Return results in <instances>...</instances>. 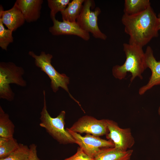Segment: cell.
Returning a JSON list of instances; mask_svg holds the SVG:
<instances>
[{
    "label": "cell",
    "mask_w": 160,
    "mask_h": 160,
    "mask_svg": "<svg viewBox=\"0 0 160 160\" xmlns=\"http://www.w3.org/2000/svg\"><path fill=\"white\" fill-rule=\"evenodd\" d=\"M121 22L125 32L129 36L130 44L143 47L158 35V18L151 6L137 15L124 14Z\"/></svg>",
    "instance_id": "obj_1"
},
{
    "label": "cell",
    "mask_w": 160,
    "mask_h": 160,
    "mask_svg": "<svg viewBox=\"0 0 160 160\" xmlns=\"http://www.w3.org/2000/svg\"><path fill=\"white\" fill-rule=\"evenodd\" d=\"M123 49L126 60L123 65L113 67V75L116 78L122 80L125 78L127 73L129 72L131 74V82L137 77L142 79V74L147 68L143 47L125 43L123 44Z\"/></svg>",
    "instance_id": "obj_2"
},
{
    "label": "cell",
    "mask_w": 160,
    "mask_h": 160,
    "mask_svg": "<svg viewBox=\"0 0 160 160\" xmlns=\"http://www.w3.org/2000/svg\"><path fill=\"white\" fill-rule=\"evenodd\" d=\"M43 106L40 113L39 125L60 144H67L75 143V141L67 130L65 129V112L62 111L56 117H52L48 112L45 92L43 91Z\"/></svg>",
    "instance_id": "obj_3"
},
{
    "label": "cell",
    "mask_w": 160,
    "mask_h": 160,
    "mask_svg": "<svg viewBox=\"0 0 160 160\" xmlns=\"http://www.w3.org/2000/svg\"><path fill=\"white\" fill-rule=\"evenodd\" d=\"M25 73L23 68L11 62L0 63V98L9 101H12L15 94L10 84H15L25 87L26 81L23 77Z\"/></svg>",
    "instance_id": "obj_4"
},
{
    "label": "cell",
    "mask_w": 160,
    "mask_h": 160,
    "mask_svg": "<svg viewBox=\"0 0 160 160\" xmlns=\"http://www.w3.org/2000/svg\"><path fill=\"white\" fill-rule=\"evenodd\" d=\"M29 55L34 59L36 66L40 68L49 77L51 80V87L55 92L61 87L69 94L70 97L80 105L69 92L68 85L69 83V78L64 73H60L51 64L52 55L44 51L41 52L39 55H36L33 52L30 51Z\"/></svg>",
    "instance_id": "obj_5"
},
{
    "label": "cell",
    "mask_w": 160,
    "mask_h": 160,
    "mask_svg": "<svg viewBox=\"0 0 160 160\" xmlns=\"http://www.w3.org/2000/svg\"><path fill=\"white\" fill-rule=\"evenodd\" d=\"M93 2L92 0H85L76 21L81 28L91 33L95 38L105 40L107 36L101 32L98 25V17L101 12V10L97 7L94 11L91 10Z\"/></svg>",
    "instance_id": "obj_6"
},
{
    "label": "cell",
    "mask_w": 160,
    "mask_h": 160,
    "mask_svg": "<svg viewBox=\"0 0 160 160\" xmlns=\"http://www.w3.org/2000/svg\"><path fill=\"white\" fill-rule=\"evenodd\" d=\"M66 129L74 139L75 143L92 159L94 158L102 148L114 147L113 142L111 140H106L88 134L82 136L78 133L71 131L68 128Z\"/></svg>",
    "instance_id": "obj_7"
},
{
    "label": "cell",
    "mask_w": 160,
    "mask_h": 160,
    "mask_svg": "<svg viewBox=\"0 0 160 160\" xmlns=\"http://www.w3.org/2000/svg\"><path fill=\"white\" fill-rule=\"evenodd\" d=\"M69 129L77 133H86L99 137L108 132L106 119L98 120L90 116L80 118Z\"/></svg>",
    "instance_id": "obj_8"
},
{
    "label": "cell",
    "mask_w": 160,
    "mask_h": 160,
    "mask_svg": "<svg viewBox=\"0 0 160 160\" xmlns=\"http://www.w3.org/2000/svg\"><path fill=\"white\" fill-rule=\"evenodd\" d=\"M108 133L106 135L107 139L112 141L114 148L122 151L131 148L135 141L130 128L122 129L113 121L106 119Z\"/></svg>",
    "instance_id": "obj_9"
},
{
    "label": "cell",
    "mask_w": 160,
    "mask_h": 160,
    "mask_svg": "<svg viewBox=\"0 0 160 160\" xmlns=\"http://www.w3.org/2000/svg\"><path fill=\"white\" fill-rule=\"evenodd\" d=\"M51 19L53 25L49 28V30L52 35H72L77 36L86 41L90 39L89 33L81 28L76 21H60L55 17Z\"/></svg>",
    "instance_id": "obj_10"
},
{
    "label": "cell",
    "mask_w": 160,
    "mask_h": 160,
    "mask_svg": "<svg viewBox=\"0 0 160 160\" xmlns=\"http://www.w3.org/2000/svg\"><path fill=\"white\" fill-rule=\"evenodd\" d=\"M145 54L146 66L151 70V75L147 83L139 89V94L140 95H143L153 87L160 85V60H156L150 46L147 47Z\"/></svg>",
    "instance_id": "obj_11"
},
{
    "label": "cell",
    "mask_w": 160,
    "mask_h": 160,
    "mask_svg": "<svg viewBox=\"0 0 160 160\" xmlns=\"http://www.w3.org/2000/svg\"><path fill=\"white\" fill-rule=\"evenodd\" d=\"M0 21L8 29L13 31L22 26L25 20L17 4L15 2L10 9L4 10L2 6L0 8Z\"/></svg>",
    "instance_id": "obj_12"
},
{
    "label": "cell",
    "mask_w": 160,
    "mask_h": 160,
    "mask_svg": "<svg viewBox=\"0 0 160 160\" xmlns=\"http://www.w3.org/2000/svg\"><path fill=\"white\" fill-rule=\"evenodd\" d=\"M42 0H17V4L25 21L31 23L37 21L40 17Z\"/></svg>",
    "instance_id": "obj_13"
},
{
    "label": "cell",
    "mask_w": 160,
    "mask_h": 160,
    "mask_svg": "<svg viewBox=\"0 0 160 160\" xmlns=\"http://www.w3.org/2000/svg\"><path fill=\"white\" fill-rule=\"evenodd\" d=\"M133 151H122L114 147L103 148L92 160H130Z\"/></svg>",
    "instance_id": "obj_14"
},
{
    "label": "cell",
    "mask_w": 160,
    "mask_h": 160,
    "mask_svg": "<svg viewBox=\"0 0 160 160\" xmlns=\"http://www.w3.org/2000/svg\"><path fill=\"white\" fill-rule=\"evenodd\" d=\"M85 0H73L60 12L63 21L76 22L79 15Z\"/></svg>",
    "instance_id": "obj_15"
},
{
    "label": "cell",
    "mask_w": 160,
    "mask_h": 160,
    "mask_svg": "<svg viewBox=\"0 0 160 160\" xmlns=\"http://www.w3.org/2000/svg\"><path fill=\"white\" fill-rule=\"evenodd\" d=\"M150 6L149 0H125L124 14L129 16L137 15L145 11Z\"/></svg>",
    "instance_id": "obj_16"
},
{
    "label": "cell",
    "mask_w": 160,
    "mask_h": 160,
    "mask_svg": "<svg viewBox=\"0 0 160 160\" xmlns=\"http://www.w3.org/2000/svg\"><path fill=\"white\" fill-rule=\"evenodd\" d=\"M15 126L10 119L9 115L0 106V137H13Z\"/></svg>",
    "instance_id": "obj_17"
},
{
    "label": "cell",
    "mask_w": 160,
    "mask_h": 160,
    "mask_svg": "<svg viewBox=\"0 0 160 160\" xmlns=\"http://www.w3.org/2000/svg\"><path fill=\"white\" fill-rule=\"evenodd\" d=\"M19 145L13 137H0V159L7 157L18 147Z\"/></svg>",
    "instance_id": "obj_18"
},
{
    "label": "cell",
    "mask_w": 160,
    "mask_h": 160,
    "mask_svg": "<svg viewBox=\"0 0 160 160\" xmlns=\"http://www.w3.org/2000/svg\"><path fill=\"white\" fill-rule=\"evenodd\" d=\"M29 148L27 145L19 143L18 147L7 157L0 160H28Z\"/></svg>",
    "instance_id": "obj_19"
},
{
    "label": "cell",
    "mask_w": 160,
    "mask_h": 160,
    "mask_svg": "<svg viewBox=\"0 0 160 160\" xmlns=\"http://www.w3.org/2000/svg\"><path fill=\"white\" fill-rule=\"evenodd\" d=\"M3 24L0 21V47L7 50L9 45L13 41L12 31L6 29Z\"/></svg>",
    "instance_id": "obj_20"
},
{
    "label": "cell",
    "mask_w": 160,
    "mask_h": 160,
    "mask_svg": "<svg viewBox=\"0 0 160 160\" xmlns=\"http://www.w3.org/2000/svg\"><path fill=\"white\" fill-rule=\"evenodd\" d=\"M70 2V0H47L48 5L50 9L51 18L55 17L58 12L63 11Z\"/></svg>",
    "instance_id": "obj_21"
},
{
    "label": "cell",
    "mask_w": 160,
    "mask_h": 160,
    "mask_svg": "<svg viewBox=\"0 0 160 160\" xmlns=\"http://www.w3.org/2000/svg\"><path fill=\"white\" fill-rule=\"evenodd\" d=\"M80 147L78 148L76 153L73 155L64 160H92Z\"/></svg>",
    "instance_id": "obj_22"
},
{
    "label": "cell",
    "mask_w": 160,
    "mask_h": 160,
    "mask_svg": "<svg viewBox=\"0 0 160 160\" xmlns=\"http://www.w3.org/2000/svg\"><path fill=\"white\" fill-rule=\"evenodd\" d=\"M30 150L28 160H40L37 155V146L34 144H31L29 147Z\"/></svg>",
    "instance_id": "obj_23"
},
{
    "label": "cell",
    "mask_w": 160,
    "mask_h": 160,
    "mask_svg": "<svg viewBox=\"0 0 160 160\" xmlns=\"http://www.w3.org/2000/svg\"><path fill=\"white\" fill-rule=\"evenodd\" d=\"M158 17L159 21V25L158 27L159 30H160V13L159 14L158 16Z\"/></svg>",
    "instance_id": "obj_24"
},
{
    "label": "cell",
    "mask_w": 160,
    "mask_h": 160,
    "mask_svg": "<svg viewBox=\"0 0 160 160\" xmlns=\"http://www.w3.org/2000/svg\"><path fill=\"white\" fill-rule=\"evenodd\" d=\"M158 112L159 115L160 116V107H159V108Z\"/></svg>",
    "instance_id": "obj_25"
}]
</instances>
